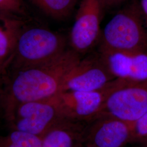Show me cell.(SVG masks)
Returning a JSON list of instances; mask_svg holds the SVG:
<instances>
[{
  "mask_svg": "<svg viewBox=\"0 0 147 147\" xmlns=\"http://www.w3.org/2000/svg\"><path fill=\"white\" fill-rule=\"evenodd\" d=\"M80 59L79 53L66 50L48 62L13 72L6 88L5 112L20 103L57 95L64 77Z\"/></svg>",
  "mask_w": 147,
  "mask_h": 147,
  "instance_id": "6da1fadb",
  "label": "cell"
},
{
  "mask_svg": "<svg viewBox=\"0 0 147 147\" xmlns=\"http://www.w3.org/2000/svg\"><path fill=\"white\" fill-rule=\"evenodd\" d=\"M66 50L64 38L42 27L22 28L19 32L9 67L13 72L48 62Z\"/></svg>",
  "mask_w": 147,
  "mask_h": 147,
  "instance_id": "7a4b0ae2",
  "label": "cell"
},
{
  "mask_svg": "<svg viewBox=\"0 0 147 147\" xmlns=\"http://www.w3.org/2000/svg\"><path fill=\"white\" fill-rule=\"evenodd\" d=\"M141 7L131 5L119 11L105 26L99 51H147V31Z\"/></svg>",
  "mask_w": 147,
  "mask_h": 147,
  "instance_id": "3957f363",
  "label": "cell"
},
{
  "mask_svg": "<svg viewBox=\"0 0 147 147\" xmlns=\"http://www.w3.org/2000/svg\"><path fill=\"white\" fill-rule=\"evenodd\" d=\"M5 116L12 130L41 137L65 117L57 95L19 104L5 112Z\"/></svg>",
  "mask_w": 147,
  "mask_h": 147,
  "instance_id": "277c9868",
  "label": "cell"
},
{
  "mask_svg": "<svg viewBox=\"0 0 147 147\" xmlns=\"http://www.w3.org/2000/svg\"><path fill=\"white\" fill-rule=\"evenodd\" d=\"M147 112V81L127 84L118 80L98 116H112L131 123Z\"/></svg>",
  "mask_w": 147,
  "mask_h": 147,
  "instance_id": "5b68a950",
  "label": "cell"
},
{
  "mask_svg": "<svg viewBox=\"0 0 147 147\" xmlns=\"http://www.w3.org/2000/svg\"><path fill=\"white\" fill-rule=\"evenodd\" d=\"M116 79L99 54L80 59L63 80L61 92L95 91L103 89Z\"/></svg>",
  "mask_w": 147,
  "mask_h": 147,
  "instance_id": "8992f818",
  "label": "cell"
},
{
  "mask_svg": "<svg viewBox=\"0 0 147 147\" xmlns=\"http://www.w3.org/2000/svg\"><path fill=\"white\" fill-rule=\"evenodd\" d=\"M103 8L100 0H81L69 37L72 50L79 55L98 41Z\"/></svg>",
  "mask_w": 147,
  "mask_h": 147,
  "instance_id": "52a82bcc",
  "label": "cell"
},
{
  "mask_svg": "<svg viewBox=\"0 0 147 147\" xmlns=\"http://www.w3.org/2000/svg\"><path fill=\"white\" fill-rule=\"evenodd\" d=\"M118 83L117 79L103 89L67 91L57 95L63 115L69 119L90 121L98 117L107 96Z\"/></svg>",
  "mask_w": 147,
  "mask_h": 147,
  "instance_id": "ba28073f",
  "label": "cell"
},
{
  "mask_svg": "<svg viewBox=\"0 0 147 147\" xmlns=\"http://www.w3.org/2000/svg\"><path fill=\"white\" fill-rule=\"evenodd\" d=\"M130 123L116 117L100 115L90 121L84 132L85 147H123L131 143Z\"/></svg>",
  "mask_w": 147,
  "mask_h": 147,
  "instance_id": "9c48e42d",
  "label": "cell"
},
{
  "mask_svg": "<svg viewBox=\"0 0 147 147\" xmlns=\"http://www.w3.org/2000/svg\"><path fill=\"white\" fill-rule=\"evenodd\" d=\"M99 54L115 79L127 84L147 81V51H99Z\"/></svg>",
  "mask_w": 147,
  "mask_h": 147,
  "instance_id": "30bf717a",
  "label": "cell"
},
{
  "mask_svg": "<svg viewBox=\"0 0 147 147\" xmlns=\"http://www.w3.org/2000/svg\"><path fill=\"white\" fill-rule=\"evenodd\" d=\"M83 121L63 118L42 137V147H84Z\"/></svg>",
  "mask_w": 147,
  "mask_h": 147,
  "instance_id": "8fae6325",
  "label": "cell"
},
{
  "mask_svg": "<svg viewBox=\"0 0 147 147\" xmlns=\"http://www.w3.org/2000/svg\"><path fill=\"white\" fill-rule=\"evenodd\" d=\"M18 18L0 12V76L9 67L16 39L22 27Z\"/></svg>",
  "mask_w": 147,
  "mask_h": 147,
  "instance_id": "7c38bea8",
  "label": "cell"
},
{
  "mask_svg": "<svg viewBox=\"0 0 147 147\" xmlns=\"http://www.w3.org/2000/svg\"><path fill=\"white\" fill-rule=\"evenodd\" d=\"M32 2L51 17L64 19L73 9L76 0H31Z\"/></svg>",
  "mask_w": 147,
  "mask_h": 147,
  "instance_id": "4fadbf2b",
  "label": "cell"
},
{
  "mask_svg": "<svg viewBox=\"0 0 147 147\" xmlns=\"http://www.w3.org/2000/svg\"><path fill=\"white\" fill-rule=\"evenodd\" d=\"M42 142L41 137L16 130L0 135V147H42Z\"/></svg>",
  "mask_w": 147,
  "mask_h": 147,
  "instance_id": "5bb4252c",
  "label": "cell"
},
{
  "mask_svg": "<svg viewBox=\"0 0 147 147\" xmlns=\"http://www.w3.org/2000/svg\"><path fill=\"white\" fill-rule=\"evenodd\" d=\"M132 137L131 143L147 141V112L138 119L131 123Z\"/></svg>",
  "mask_w": 147,
  "mask_h": 147,
  "instance_id": "9a60e30c",
  "label": "cell"
},
{
  "mask_svg": "<svg viewBox=\"0 0 147 147\" xmlns=\"http://www.w3.org/2000/svg\"><path fill=\"white\" fill-rule=\"evenodd\" d=\"M0 12L16 17L26 14L22 0H0Z\"/></svg>",
  "mask_w": 147,
  "mask_h": 147,
  "instance_id": "2e32d148",
  "label": "cell"
},
{
  "mask_svg": "<svg viewBox=\"0 0 147 147\" xmlns=\"http://www.w3.org/2000/svg\"><path fill=\"white\" fill-rule=\"evenodd\" d=\"M124 0H100L103 7H110L112 6L117 5L119 3H121V2H123Z\"/></svg>",
  "mask_w": 147,
  "mask_h": 147,
  "instance_id": "e0dca14e",
  "label": "cell"
},
{
  "mask_svg": "<svg viewBox=\"0 0 147 147\" xmlns=\"http://www.w3.org/2000/svg\"><path fill=\"white\" fill-rule=\"evenodd\" d=\"M141 8L147 25V0H141Z\"/></svg>",
  "mask_w": 147,
  "mask_h": 147,
  "instance_id": "ac0fdd59",
  "label": "cell"
},
{
  "mask_svg": "<svg viewBox=\"0 0 147 147\" xmlns=\"http://www.w3.org/2000/svg\"><path fill=\"white\" fill-rule=\"evenodd\" d=\"M141 144H142V147H147V141L146 142H142L140 143Z\"/></svg>",
  "mask_w": 147,
  "mask_h": 147,
  "instance_id": "d6986e66",
  "label": "cell"
},
{
  "mask_svg": "<svg viewBox=\"0 0 147 147\" xmlns=\"http://www.w3.org/2000/svg\"></svg>",
  "mask_w": 147,
  "mask_h": 147,
  "instance_id": "ffe728a7",
  "label": "cell"
}]
</instances>
